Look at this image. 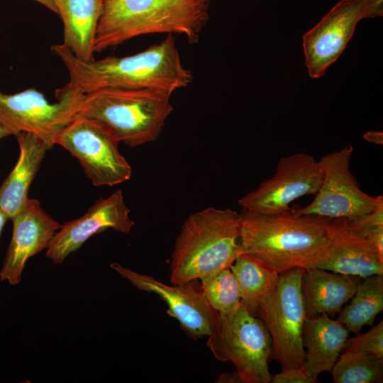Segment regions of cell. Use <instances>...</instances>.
I'll list each match as a JSON object with an SVG mask.
<instances>
[{"instance_id":"1","label":"cell","mask_w":383,"mask_h":383,"mask_svg":"<svg viewBox=\"0 0 383 383\" xmlns=\"http://www.w3.org/2000/svg\"><path fill=\"white\" fill-rule=\"evenodd\" d=\"M51 50L69 74V82L63 87L83 94L118 87L158 89L172 95L193 82L192 72L183 65L172 34L135 55L90 62L77 59L63 43L53 45Z\"/></svg>"},{"instance_id":"2","label":"cell","mask_w":383,"mask_h":383,"mask_svg":"<svg viewBox=\"0 0 383 383\" xmlns=\"http://www.w3.org/2000/svg\"><path fill=\"white\" fill-rule=\"evenodd\" d=\"M240 215L243 252L279 273L294 267L304 269L331 241L330 219L301 214L297 206L272 213L243 209Z\"/></svg>"},{"instance_id":"3","label":"cell","mask_w":383,"mask_h":383,"mask_svg":"<svg viewBox=\"0 0 383 383\" xmlns=\"http://www.w3.org/2000/svg\"><path fill=\"white\" fill-rule=\"evenodd\" d=\"M211 0H103L94 52L148 34L182 35L197 43L209 20Z\"/></svg>"},{"instance_id":"4","label":"cell","mask_w":383,"mask_h":383,"mask_svg":"<svg viewBox=\"0 0 383 383\" xmlns=\"http://www.w3.org/2000/svg\"><path fill=\"white\" fill-rule=\"evenodd\" d=\"M242 253L240 213L206 208L191 214L180 229L172 253L170 282L182 284L230 268Z\"/></svg>"},{"instance_id":"5","label":"cell","mask_w":383,"mask_h":383,"mask_svg":"<svg viewBox=\"0 0 383 383\" xmlns=\"http://www.w3.org/2000/svg\"><path fill=\"white\" fill-rule=\"evenodd\" d=\"M171 96L153 89L101 88L84 94L78 116L137 147L158 138L173 111Z\"/></svg>"},{"instance_id":"6","label":"cell","mask_w":383,"mask_h":383,"mask_svg":"<svg viewBox=\"0 0 383 383\" xmlns=\"http://www.w3.org/2000/svg\"><path fill=\"white\" fill-rule=\"evenodd\" d=\"M304 272L302 267H294L279 273L277 285L257 311L271 337L270 361H278L282 370L300 368L304 362L302 334L307 316L301 287Z\"/></svg>"},{"instance_id":"7","label":"cell","mask_w":383,"mask_h":383,"mask_svg":"<svg viewBox=\"0 0 383 383\" xmlns=\"http://www.w3.org/2000/svg\"><path fill=\"white\" fill-rule=\"evenodd\" d=\"M206 345L216 359L235 365L243 383L270 382V333L264 323L252 315L243 303L231 315L219 314Z\"/></svg>"},{"instance_id":"8","label":"cell","mask_w":383,"mask_h":383,"mask_svg":"<svg viewBox=\"0 0 383 383\" xmlns=\"http://www.w3.org/2000/svg\"><path fill=\"white\" fill-rule=\"evenodd\" d=\"M84 94L57 89V101L49 102L34 88L9 94L0 89V124L11 135L30 132L54 146L62 130L79 113Z\"/></svg>"},{"instance_id":"9","label":"cell","mask_w":383,"mask_h":383,"mask_svg":"<svg viewBox=\"0 0 383 383\" xmlns=\"http://www.w3.org/2000/svg\"><path fill=\"white\" fill-rule=\"evenodd\" d=\"M55 143L79 162L96 187H112L131 177L132 168L118 150L119 142L88 118L77 116L62 130Z\"/></svg>"},{"instance_id":"10","label":"cell","mask_w":383,"mask_h":383,"mask_svg":"<svg viewBox=\"0 0 383 383\" xmlns=\"http://www.w3.org/2000/svg\"><path fill=\"white\" fill-rule=\"evenodd\" d=\"M353 152V146L348 145L318 161L321 183L311 204L299 207L301 214L351 219L372 211L383 202L382 196L373 197L361 190L350 170Z\"/></svg>"},{"instance_id":"11","label":"cell","mask_w":383,"mask_h":383,"mask_svg":"<svg viewBox=\"0 0 383 383\" xmlns=\"http://www.w3.org/2000/svg\"><path fill=\"white\" fill-rule=\"evenodd\" d=\"M383 0H341L303 36L305 65L311 78L335 62L364 18L382 16Z\"/></svg>"},{"instance_id":"12","label":"cell","mask_w":383,"mask_h":383,"mask_svg":"<svg viewBox=\"0 0 383 383\" xmlns=\"http://www.w3.org/2000/svg\"><path fill=\"white\" fill-rule=\"evenodd\" d=\"M318 163L309 154L299 152L281 157L275 173L238 204L249 212L272 213L288 210L294 200L316 194L321 183Z\"/></svg>"},{"instance_id":"13","label":"cell","mask_w":383,"mask_h":383,"mask_svg":"<svg viewBox=\"0 0 383 383\" xmlns=\"http://www.w3.org/2000/svg\"><path fill=\"white\" fill-rule=\"evenodd\" d=\"M111 267L133 286L141 291L154 293L167 305V313L177 319L187 335L197 340L210 335L214 331L218 313L206 299L196 280L167 285L155 277L140 274L118 262Z\"/></svg>"},{"instance_id":"14","label":"cell","mask_w":383,"mask_h":383,"mask_svg":"<svg viewBox=\"0 0 383 383\" xmlns=\"http://www.w3.org/2000/svg\"><path fill=\"white\" fill-rule=\"evenodd\" d=\"M130 213L121 189L99 199L83 216L61 225L47 248L46 257L60 265L96 233L108 228L129 233L135 225Z\"/></svg>"},{"instance_id":"15","label":"cell","mask_w":383,"mask_h":383,"mask_svg":"<svg viewBox=\"0 0 383 383\" xmlns=\"http://www.w3.org/2000/svg\"><path fill=\"white\" fill-rule=\"evenodd\" d=\"M11 220L12 238L0 279L16 285L21 282L27 260L48 248L61 225L43 210L38 200L30 198Z\"/></svg>"},{"instance_id":"16","label":"cell","mask_w":383,"mask_h":383,"mask_svg":"<svg viewBox=\"0 0 383 383\" xmlns=\"http://www.w3.org/2000/svg\"><path fill=\"white\" fill-rule=\"evenodd\" d=\"M328 247L304 268H318L365 278L383 274V256L367 240L357 235L346 218L330 219Z\"/></svg>"},{"instance_id":"17","label":"cell","mask_w":383,"mask_h":383,"mask_svg":"<svg viewBox=\"0 0 383 383\" xmlns=\"http://www.w3.org/2000/svg\"><path fill=\"white\" fill-rule=\"evenodd\" d=\"M17 138L20 155L16 166L0 187V209L11 220L26 204L28 189L46 152L53 146L30 132H20Z\"/></svg>"},{"instance_id":"18","label":"cell","mask_w":383,"mask_h":383,"mask_svg":"<svg viewBox=\"0 0 383 383\" xmlns=\"http://www.w3.org/2000/svg\"><path fill=\"white\" fill-rule=\"evenodd\" d=\"M349 331L339 320L323 313L306 318L303 328L306 348L302 368L311 377L331 372L341 354Z\"/></svg>"},{"instance_id":"19","label":"cell","mask_w":383,"mask_h":383,"mask_svg":"<svg viewBox=\"0 0 383 383\" xmlns=\"http://www.w3.org/2000/svg\"><path fill=\"white\" fill-rule=\"evenodd\" d=\"M361 279L318 268H306L301 278L307 318L334 316L354 295Z\"/></svg>"},{"instance_id":"20","label":"cell","mask_w":383,"mask_h":383,"mask_svg":"<svg viewBox=\"0 0 383 383\" xmlns=\"http://www.w3.org/2000/svg\"><path fill=\"white\" fill-rule=\"evenodd\" d=\"M52 1L63 23V44L82 61L95 60L94 36L103 0Z\"/></svg>"},{"instance_id":"21","label":"cell","mask_w":383,"mask_h":383,"mask_svg":"<svg viewBox=\"0 0 383 383\" xmlns=\"http://www.w3.org/2000/svg\"><path fill=\"white\" fill-rule=\"evenodd\" d=\"M230 269L238 282L242 303L252 315L257 316L260 304L274 289L279 273L245 252L235 259Z\"/></svg>"},{"instance_id":"22","label":"cell","mask_w":383,"mask_h":383,"mask_svg":"<svg viewBox=\"0 0 383 383\" xmlns=\"http://www.w3.org/2000/svg\"><path fill=\"white\" fill-rule=\"evenodd\" d=\"M351 302L342 309L338 318L349 332L357 334L363 326H372L383 310V274L363 278Z\"/></svg>"},{"instance_id":"23","label":"cell","mask_w":383,"mask_h":383,"mask_svg":"<svg viewBox=\"0 0 383 383\" xmlns=\"http://www.w3.org/2000/svg\"><path fill=\"white\" fill-rule=\"evenodd\" d=\"M331 372L335 383L382 382L383 358L357 352H342Z\"/></svg>"},{"instance_id":"24","label":"cell","mask_w":383,"mask_h":383,"mask_svg":"<svg viewBox=\"0 0 383 383\" xmlns=\"http://www.w3.org/2000/svg\"><path fill=\"white\" fill-rule=\"evenodd\" d=\"M199 279L206 299L220 315H231L241 305L238 284L230 268L205 275Z\"/></svg>"},{"instance_id":"25","label":"cell","mask_w":383,"mask_h":383,"mask_svg":"<svg viewBox=\"0 0 383 383\" xmlns=\"http://www.w3.org/2000/svg\"><path fill=\"white\" fill-rule=\"evenodd\" d=\"M347 220L353 231L369 240L383 256V202L370 213Z\"/></svg>"},{"instance_id":"26","label":"cell","mask_w":383,"mask_h":383,"mask_svg":"<svg viewBox=\"0 0 383 383\" xmlns=\"http://www.w3.org/2000/svg\"><path fill=\"white\" fill-rule=\"evenodd\" d=\"M353 351L383 358V321L367 333L347 338L342 352ZM341 352V353H342Z\"/></svg>"},{"instance_id":"27","label":"cell","mask_w":383,"mask_h":383,"mask_svg":"<svg viewBox=\"0 0 383 383\" xmlns=\"http://www.w3.org/2000/svg\"><path fill=\"white\" fill-rule=\"evenodd\" d=\"M318 378L310 377L302 368H288L272 376V383H316Z\"/></svg>"},{"instance_id":"28","label":"cell","mask_w":383,"mask_h":383,"mask_svg":"<svg viewBox=\"0 0 383 383\" xmlns=\"http://www.w3.org/2000/svg\"><path fill=\"white\" fill-rule=\"evenodd\" d=\"M216 382L220 383H243L240 376L235 371L233 372L222 373L219 375Z\"/></svg>"},{"instance_id":"29","label":"cell","mask_w":383,"mask_h":383,"mask_svg":"<svg viewBox=\"0 0 383 383\" xmlns=\"http://www.w3.org/2000/svg\"><path fill=\"white\" fill-rule=\"evenodd\" d=\"M363 138L368 142L378 145L383 143V133L379 131H369L363 135Z\"/></svg>"},{"instance_id":"30","label":"cell","mask_w":383,"mask_h":383,"mask_svg":"<svg viewBox=\"0 0 383 383\" xmlns=\"http://www.w3.org/2000/svg\"><path fill=\"white\" fill-rule=\"evenodd\" d=\"M39 3H40L41 4L44 5L45 7H47L48 9H49L50 10H51L52 11L56 13H58V11H57V7L55 4V3L53 2L52 0H35Z\"/></svg>"},{"instance_id":"31","label":"cell","mask_w":383,"mask_h":383,"mask_svg":"<svg viewBox=\"0 0 383 383\" xmlns=\"http://www.w3.org/2000/svg\"><path fill=\"white\" fill-rule=\"evenodd\" d=\"M9 220L8 216L6 214L0 209V235L1 234L2 230L4 228V226L6 222V221Z\"/></svg>"},{"instance_id":"32","label":"cell","mask_w":383,"mask_h":383,"mask_svg":"<svg viewBox=\"0 0 383 383\" xmlns=\"http://www.w3.org/2000/svg\"><path fill=\"white\" fill-rule=\"evenodd\" d=\"M11 135V132L0 124V139Z\"/></svg>"}]
</instances>
